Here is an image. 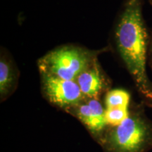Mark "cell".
Here are the masks:
<instances>
[{
	"label": "cell",
	"mask_w": 152,
	"mask_h": 152,
	"mask_svg": "<svg viewBox=\"0 0 152 152\" xmlns=\"http://www.w3.org/2000/svg\"><path fill=\"white\" fill-rule=\"evenodd\" d=\"M144 3V0H123L113 26V40L139 94L152 106V80L147 68L150 34L143 16Z\"/></svg>",
	"instance_id": "obj_1"
},
{
	"label": "cell",
	"mask_w": 152,
	"mask_h": 152,
	"mask_svg": "<svg viewBox=\"0 0 152 152\" xmlns=\"http://www.w3.org/2000/svg\"><path fill=\"white\" fill-rule=\"evenodd\" d=\"M106 47L90 49L75 45H64L49 51L37 61L39 73L66 80H75L101 54L109 51Z\"/></svg>",
	"instance_id": "obj_2"
},
{
	"label": "cell",
	"mask_w": 152,
	"mask_h": 152,
	"mask_svg": "<svg viewBox=\"0 0 152 152\" xmlns=\"http://www.w3.org/2000/svg\"><path fill=\"white\" fill-rule=\"evenodd\" d=\"M149 130L148 123L140 114L130 113L112 132V147L118 152H138L147 138Z\"/></svg>",
	"instance_id": "obj_3"
},
{
	"label": "cell",
	"mask_w": 152,
	"mask_h": 152,
	"mask_svg": "<svg viewBox=\"0 0 152 152\" xmlns=\"http://www.w3.org/2000/svg\"><path fill=\"white\" fill-rule=\"evenodd\" d=\"M39 74L42 91L47 100L54 106L67 111L85 99L75 80H66Z\"/></svg>",
	"instance_id": "obj_4"
},
{
	"label": "cell",
	"mask_w": 152,
	"mask_h": 152,
	"mask_svg": "<svg viewBox=\"0 0 152 152\" xmlns=\"http://www.w3.org/2000/svg\"><path fill=\"white\" fill-rule=\"evenodd\" d=\"M74 114L92 134H99L107 122L103 106L96 98H85L83 102L67 110Z\"/></svg>",
	"instance_id": "obj_5"
},
{
	"label": "cell",
	"mask_w": 152,
	"mask_h": 152,
	"mask_svg": "<svg viewBox=\"0 0 152 152\" xmlns=\"http://www.w3.org/2000/svg\"><path fill=\"white\" fill-rule=\"evenodd\" d=\"M75 81L85 97L90 99H98L101 94L109 90L111 83L99 60L80 73Z\"/></svg>",
	"instance_id": "obj_6"
},
{
	"label": "cell",
	"mask_w": 152,
	"mask_h": 152,
	"mask_svg": "<svg viewBox=\"0 0 152 152\" xmlns=\"http://www.w3.org/2000/svg\"><path fill=\"white\" fill-rule=\"evenodd\" d=\"M20 73L10 55L5 49H1L0 55V95L7 98L16 89Z\"/></svg>",
	"instance_id": "obj_7"
},
{
	"label": "cell",
	"mask_w": 152,
	"mask_h": 152,
	"mask_svg": "<svg viewBox=\"0 0 152 152\" xmlns=\"http://www.w3.org/2000/svg\"><path fill=\"white\" fill-rule=\"evenodd\" d=\"M130 101V95L124 90L115 89L109 90L105 96L106 109L111 108H128Z\"/></svg>",
	"instance_id": "obj_8"
},
{
	"label": "cell",
	"mask_w": 152,
	"mask_h": 152,
	"mask_svg": "<svg viewBox=\"0 0 152 152\" xmlns=\"http://www.w3.org/2000/svg\"><path fill=\"white\" fill-rule=\"evenodd\" d=\"M130 115L128 108H111L106 109L105 115L108 125L116 127L122 123Z\"/></svg>",
	"instance_id": "obj_9"
},
{
	"label": "cell",
	"mask_w": 152,
	"mask_h": 152,
	"mask_svg": "<svg viewBox=\"0 0 152 152\" xmlns=\"http://www.w3.org/2000/svg\"><path fill=\"white\" fill-rule=\"evenodd\" d=\"M148 66L152 72V30L149 35V48H148Z\"/></svg>",
	"instance_id": "obj_10"
},
{
	"label": "cell",
	"mask_w": 152,
	"mask_h": 152,
	"mask_svg": "<svg viewBox=\"0 0 152 152\" xmlns=\"http://www.w3.org/2000/svg\"><path fill=\"white\" fill-rule=\"evenodd\" d=\"M148 1H149V3L150 4V5L152 7V0H148Z\"/></svg>",
	"instance_id": "obj_11"
}]
</instances>
